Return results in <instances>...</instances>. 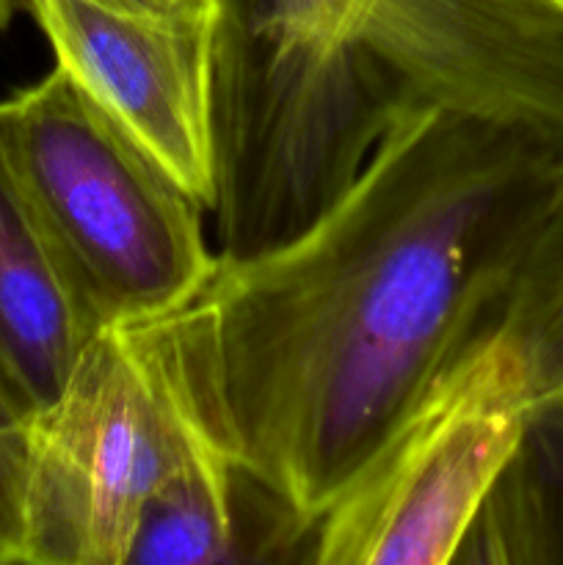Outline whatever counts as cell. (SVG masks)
<instances>
[{
  "instance_id": "cell-9",
  "label": "cell",
  "mask_w": 563,
  "mask_h": 565,
  "mask_svg": "<svg viewBox=\"0 0 563 565\" xmlns=\"http://www.w3.org/2000/svg\"><path fill=\"white\" fill-rule=\"evenodd\" d=\"M495 329L522 356L533 406L563 390V154L497 309Z\"/></svg>"
},
{
  "instance_id": "cell-4",
  "label": "cell",
  "mask_w": 563,
  "mask_h": 565,
  "mask_svg": "<svg viewBox=\"0 0 563 565\" xmlns=\"http://www.w3.org/2000/svg\"><path fill=\"white\" fill-rule=\"evenodd\" d=\"M530 412L522 356L489 326L315 519L301 557L315 565L456 563L522 447Z\"/></svg>"
},
{
  "instance_id": "cell-11",
  "label": "cell",
  "mask_w": 563,
  "mask_h": 565,
  "mask_svg": "<svg viewBox=\"0 0 563 565\" xmlns=\"http://www.w3.org/2000/svg\"><path fill=\"white\" fill-rule=\"evenodd\" d=\"M28 419H31V412H28L25 403L0 379V428H14V425L28 423Z\"/></svg>"
},
{
  "instance_id": "cell-2",
  "label": "cell",
  "mask_w": 563,
  "mask_h": 565,
  "mask_svg": "<svg viewBox=\"0 0 563 565\" xmlns=\"http://www.w3.org/2000/svg\"><path fill=\"white\" fill-rule=\"evenodd\" d=\"M210 445L230 439L196 298L103 323L28 419L20 565H127L149 500Z\"/></svg>"
},
{
  "instance_id": "cell-14",
  "label": "cell",
  "mask_w": 563,
  "mask_h": 565,
  "mask_svg": "<svg viewBox=\"0 0 563 565\" xmlns=\"http://www.w3.org/2000/svg\"><path fill=\"white\" fill-rule=\"evenodd\" d=\"M544 3H552V6H557V9H563V0H544Z\"/></svg>"
},
{
  "instance_id": "cell-3",
  "label": "cell",
  "mask_w": 563,
  "mask_h": 565,
  "mask_svg": "<svg viewBox=\"0 0 563 565\" xmlns=\"http://www.w3.org/2000/svg\"><path fill=\"white\" fill-rule=\"evenodd\" d=\"M0 141L99 323L174 312L213 279L208 210L64 70L0 99Z\"/></svg>"
},
{
  "instance_id": "cell-13",
  "label": "cell",
  "mask_w": 563,
  "mask_h": 565,
  "mask_svg": "<svg viewBox=\"0 0 563 565\" xmlns=\"http://www.w3.org/2000/svg\"><path fill=\"white\" fill-rule=\"evenodd\" d=\"M11 9H14V0H0V28H3L6 20L11 17Z\"/></svg>"
},
{
  "instance_id": "cell-5",
  "label": "cell",
  "mask_w": 563,
  "mask_h": 565,
  "mask_svg": "<svg viewBox=\"0 0 563 565\" xmlns=\"http://www.w3.org/2000/svg\"><path fill=\"white\" fill-rule=\"evenodd\" d=\"M237 3V0H232ZM257 20L357 55L403 103L442 105L563 154V9L544 0H246Z\"/></svg>"
},
{
  "instance_id": "cell-12",
  "label": "cell",
  "mask_w": 563,
  "mask_h": 565,
  "mask_svg": "<svg viewBox=\"0 0 563 565\" xmlns=\"http://www.w3.org/2000/svg\"><path fill=\"white\" fill-rule=\"evenodd\" d=\"M141 3H152V6H193V3H204V0H141Z\"/></svg>"
},
{
  "instance_id": "cell-7",
  "label": "cell",
  "mask_w": 563,
  "mask_h": 565,
  "mask_svg": "<svg viewBox=\"0 0 563 565\" xmlns=\"http://www.w3.org/2000/svg\"><path fill=\"white\" fill-rule=\"evenodd\" d=\"M99 326L0 141V379L39 412Z\"/></svg>"
},
{
  "instance_id": "cell-8",
  "label": "cell",
  "mask_w": 563,
  "mask_h": 565,
  "mask_svg": "<svg viewBox=\"0 0 563 565\" xmlns=\"http://www.w3.org/2000/svg\"><path fill=\"white\" fill-rule=\"evenodd\" d=\"M458 561L563 563V390L533 406Z\"/></svg>"
},
{
  "instance_id": "cell-1",
  "label": "cell",
  "mask_w": 563,
  "mask_h": 565,
  "mask_svg": "<svg viewBox=\"0 0 563 565\" xmlns=\"http://www.w3.org/2000/svg\"><path fill=\"white\" fill-rule=\"evenodd\" d=\"M557 158L406 103L312 224L219 257L196 301L221 423L243 472L307 533L495 326Z\"/></svg>"
},
{
  "instance_id": "cell-10",
  "label": "cell",
  "mask_w": 563,
  "mask_h": 565,
  "mask_svg": "<svg viewBox=\"0 0 563 565\" xmlns=\"http://www.w3.org/2000/svg\"><path fill=\"white\" fill-rule=\"evenodd\" d=\"M28 423L0 428V565L20 563Z\"/></svg>"
},
{
  "instance_id": "cell-6",
  "label": "cell",
  "mask_w": 563,
  "mask_h": 565,
  "mask_svg": "<svg viewBox=\"0 0 563 565\" xmlns=\"http://www.w3.org/2000/svg\"><path fill=\"white\" fill-rule=\"evenodd\" d=\"M55 66L204 210L215 204V55L224 0H25Z\"/></svg>"
}]
</instances>
